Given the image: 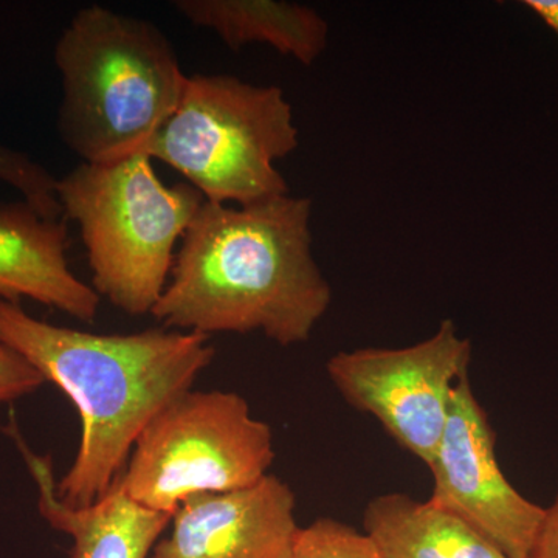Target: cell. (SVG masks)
I'll return each mask as SVG.
<instances>
[{
	"label": "cell",
	"instance_id": "1",
	"mask_svg": "<svg viewBox=\"0 0 558 558\" xmlns=\"http://www.w3.org/2000/svg\"><path fill=\"white\" fill-rule=\"evenodd\" d=\"M311 220L312 201L292 194L245 207L205 201L150 315L183 332H260L279 347L304 343L332 301Z\"/></svg>",
	"mask_w": 558,
	"mask_h": 558
},
{
	"label": "cell",
	"instance_id": "2",
	"mask_svg": "<svg viewBox=\"0 0 558 558\" xmlns=\"http://www.w3.org/2000/svg\"><path fill=\"white\" fill-rule=\"evenodd\" d=\"M0 344L57 385L81 421L78 451L57 495L86 508L120 478L143 429L172 400L193 389L211 365L209 337L167 328L95 333L51 325L20 303L0 300Z\"/></svg>",
	"mask_w": 558,
	"mask_h": 558
},
{
	"label": "cell",
	"instance_id": "3",
	"mask_svg": "<svg viewBox=\"0 0 558 558\" xmlns=\"http://www.w3.org/2000/svg\"><path fill=\"white\" fill-rule=\"evenodd\" d=\"M58 135L81 163L142 153L178 108L186 75L154 22L101 5L76 11L54 44Z\"/></svg>",
	"mask_w": 558,
	"mask_h": 558
},
{
	"label": "cell",
	"instance_id": "4",
	"mask_svg": "<svg viewBox=\"0 0 558 558\" xmlns=\"http://www.w3.org/2000/svg\"><path fill=\"white\" fill-rule=\"evenodd\" d=\"M57 194L78 226L95 292L124 314H153L205 197L186 182L165 185L145 154L80 163L58 179Z\"/></svg>",
	"mask_w": 558,
	"mask_h": 558
},
{
	"label": "cell",
	"instance_id": "5",
	"mask_svg": "<svg viewBox=\"0 0 558 558\" xmlns=\"http://www.w3.org/2000/svg\"><path fill=\"white\" fill-rule=\"evenodd\" d=\"M299 145L282 89L199 73L186 76L178 108L140 154L180 172L205 201L245 207L290 194L277 161Z\"/></svg>",
	"mask_w": 558,
	"mask_h": 558
},
{
	"label": "cell",
	"instance_id": "6",
	"mask_svg": "<svg viewBox=\"0 0 558 558\" xmlns=\"http://www.w3.org/2000/svg\"><path fill=\"white\" fill-rule=\"evenodd\" d=\"M274 461V432L247 400L190 389L143 429L117 483L138 505L172 515L197 495L253 486Z\"/></svg>",
	"mask_w": 558,
	"mask_h": 558
},
{
	"label": "cell",
	"instance_id": "7",
	"mask_svg": "<svg viewBox=\"0 0 558 558\" xmlns=\"http://www.w3.org/2000/svg\"><path fill=\"white\" fill-rule=\"evenodd\" d=\"M470 360L472 343L444 319L427 340L339 352L326 371L349 405L376 417L402 449L428 465L446 428L451 392L469 374Z\"/></svg>",
	"mask_w": 558,
	"mask_h": 558
},
{
	"label": "cell",
	"instance_id": "8",
	"mask_svg": "<svg viewBox=\"0 0 558 558\" xmlns=\"http://www.w3.org/2000/svg\"><path fill=\"white\" fill-rule=\"evenodd\" d=\"M495 432L469 374L451 392L449 417L428 468V501L453 513L509 558H529L545 508L523 497L499 468Z\"/></svg>",
	"mask_w": 558,
	"mask_h": 558
},
{
	"label": "cell",
	"instance_id": "9",
	"mask_svg": "<svg viewBox=\"0 0 558 558\" xmlns=\"http://www.w3.org/2000/svg\"><path fill=\"white\" fill-rule=\"evenodd\" d=\"M296 499L277 475L253 486L197 495L172 512L171 532L149 558H289L300 526Z\"/></svg>",
	"mask_w": 558,
	"mask_h": 558
},
{
	"label": "cell",
	"instance_id": "10",
	"mask_svg": "<svg viewBox=\"0 0 558 558\" xmlns=\"http://www.w3.org/2000/svg\"><path fill=\"white\" fill-rule=\"evenodd\" d=\"M68 250V219L46 218L25 201L0 204V300L27 299L94 323L100 295L70 270Z\"/></svg>",
	"mask_w": 558,
	"mask_h": 558
},
{
	"label": "cell",
	"instance_id": "11",
	"mask_svg": "<svg viewBox=\"0 0 558 558\" xmlns=\"http://www.w3.org/2000/svg\"><path fill=\"white\" fill-rule=\"evenodd\" d=\"M9 429L38 486L40 515L72 538L70 558H149L170 526V513L138 505L119 483L94 505L70 508L58 498L50 457L33 453L17 428Z\"/></svg>",
	"mask_w": 558,
	"mask_h": 558
},
{
	"label": "cell",
	"instance_id": "12",
	"mask_svg": "<svg viewBox=\"0 0 558 558\" xmlns=\"http://www.w3.org/2000/svg\"><path fill=\"white\" fill-rule=\"evenodd\" d=\"M172 9L194 27L207 28L230 50L266 44L312 65L328 47L329 25L322 14L300 3L278 0H175Z\"/></svg>",
	"mask_w": 558,
	"mask_h": 558
},
{
	"label": "cell",
	"instance_id": "13",
	"mask_svg": "<svg viewBox=\"0 0 558 558\" xmlns=\"http://www.w3.org/2000/svg\"><path fill=\"white\" fill-rule=\"evenodd\" d=\"M363 526L380 558H509L453 513L399 492L369 501Z\"/></svg>",
	"mask_w": 558,
	"mask_h": 558
},
{
	"label": "cell",
	"instance_id": "14",
	"mask_svg": "<svg viewBox=\"0 0 558 558\" xmlns=\"http://www.w3.org/2000/svg\"><path fill=\"white\" fill-rule=\"evenodd\" d=\"M0 182L21 194L40 215L61 219L62 208L58 201V179L39 161L0 143Z\"/></svg>",
	"mask_w": 558,
	"mask_h": 558
},
{
	"label": "cell",
	"instance_id": "15",
	"mask_svg": "<svg viewBox=\"0 0 558 558\" xmlns=\"http://www.w3.org/2000/svg\"><path fill=\"white\" fill-rule=\"evenodd\" d=\"M289 558H380L365 532L329 517L300 527Z\"/></svg>",
	"mask_w": 558,
	"mask_h": 558
},
{
	"label": "cell",
	"instance_id": "16",
	"mask_svg": "<svg viewBox=\"0 0 558 558\" xmlns=\"http://www.w3.org/2000/svg\"><path fill=\"white\" fill-rule=\"evenodd\" d=\"M46 384L43 374L13 349L0 344V405L33 395Z\"/></svg>",
	"mask_w": 558,
	"mask_h": 558
},
{
	"label": "cell",
	"instance_id": "17",
	"mask_svg": "<svg viewBox=\"0 0 558 558\" xmlns=\"http://www.w3.org/2000/svg\"><path fill=\"white\" fill-rule=\"evenodd\" d=\"M529 558H558V494L553 505L545 508V517Z\"/></svg>",
	"mask_w": 558,
	"mask_h": 558
},
{
	"label": "cell",
	"instance_id": "18",
	"mask_svg": "<svg viewBox=\"0 0 558 558\" xmlns=\"http://www.w3.org/2000/svg\"><path fill=\"white\" fill-rule=\"evenodd\" d=\"M523 5L545 22L558 38V0H524Z\"/></svg>",
	"mask_w": 558,
	"mask_h": 558
}]
</instances>
